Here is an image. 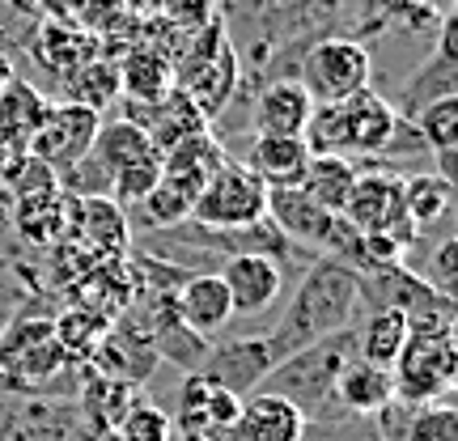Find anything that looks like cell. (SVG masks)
I'll return each mask as SVG.
<instances>
[{"instance_id":"cell-15","label":"cell","mask_w":458,"mask_h":441,"mask_svg":"<svg viewBox=\"0 0 458 441\" xmlns=\"http://www.w3.org/2000/svg\"><path fill=\"white\" fill-rule=\"evenodd\" d=\"M310 114H314V102L297 77H272L255 94L250 131L255 136H301L306 123H310Z\"/></svg>"},{"instance_id":"cell-10","label":"cell","mask_w":458,"mask_h":441,"mask_svg":"<svg viewBox=\"0 0 458 441\" xmlns=\"http://www.w3.org/2000/svg\"><path fill=\"white\" fill-rule=\"evenodd\" d=\"M216 276L225 280L233 318H238V314L250 318V314H263L276 306L280 289H284V263L242 250V255H225V263L216 267Z\"/></svg>"},{"instance_id":"cell-31","label":"cell","mask_w":458,"mask_h":441,"mask_svg":"<svg viewBox=\"0 0 458 441\" xmlns=\"http://www.w3.org/2000/svg\"><path fill=\"white\" fill-rule=\"evenodd\" d=\"M425 280L437 289V293L454 297V280H458V238L454 233L437 242V250H433V272H428Z\"/></svg>"},{"instance_id":"cell-32","label":"cell","mask_w":458,"mask_h":441,"mask_svg":"<svg viewBox=\"0 0 458 441\" xmlns=\"http://www.w3.org/2000/svg\"><path fill=\"white\" fill-rule=\"evenodd\" d=\"M13 81V64H9V60H4V55H0V89H4V85Z\"/></svg>"},{"instance_id":"cell-27","label":"cell","mask_w":458,"mask_h":441,"mask_svg":"<svg viewBox=\"0 0 458 441\" xmlns=\"http://www.w3.org/2000/svg\"><path fill=\"white\" fill-rule=\"evenodd\" d=\"M403 441H458V411L450 399L442 403H425V408L411 411L408 433Z\"/></svg>"},{"instance_id":"cell-3","label":"cell","mask_w":458,"mask_h":441,"mask_svg":"<svg viewBox=\"0 0 458 441\" xmlns=\"http://www.w3.org/2000/svg\"><path fill=\"white\" fill-rule=\"evenodd\" d=\"M352 357H357L352 331L314 340V343H306V348L289 352L284 360H276L272 374L263 377L259 391H272V394H280V399H289V403L301 408V416L310 420L314 411H323L335 403V377H340V369Z\"/></svg>"},{"instance_id":"cell-1","label":"cell","mask_w":458,"mask_h":441,"mask_svg":"<svg viewBox=\"0 0 458 441\" xmlns=\"http://www.w3.org/2000/svg\"><path fill=\"white\" fill-rule=\"evenodd\" d=\"M360 323V280L357 267H348L335 255L310 263V272L301 276L289 310L280 314V323L267 331L272 357L284 360L289 352L306 348L314 340H327L340 331H357Z\"/></svg>"},{"instance_id":"cell-23","label":"cell","mask_w":458,"mask_h":441,"mask_svg":"<svg viewBox=\"0 0 458 441\" xmlns=\"http://www.w3.org/2000/svg\"><path fill=\"white\" fill-rule=\"evenodd\" d=\"M170 89H174V72H170V60L157 51L136 47L119 64V94H128V98L148 106V102H162Z\"/></svg>"},{"instance_id":"cell-16","label":"cell","mask_w":458,"mask_h":441,"mask_svg":"<svg viewBox=\"0 0 458 441\" xmlns=\"http://www.w3.org/2000/svg\"><path fill=\"white\" fill-rule=\"evenodd\" d=\"M454 34H458V17L445 13L442 26H437V47H433V55L425 60V68L416 72L408 81V89H403V119H411V114L420 111V106H428V102L437 98H454V77H458V60H454Z\"/></svg>"},{"instance_id":"cell-21","label":"cell","mask_w":458,"mask_h":441,"mask_svg":"<svg viewBox=\"0 0 458 441\" xmlns=\"http://www.w3.org/2000/svg\"><path fill=\"white\" fill-rule=\"evenodd\" d=\"M408 318L399 310H369L360 314V331H352V340H357V357L369 360V365H382V369H391L394 357L403 352V343H408Z\"/></svg>"},{"instance_id":"cell-5","label":"cell","mask_w":458,"mask_h":441,"mask_svg":"<svg viewBox=\"0 0 458 441\" xmlns=\"http://www.w3.org/2000/svg\"><path fill=\"white\" fill-rule=\"evenodd\" d=\"M394 377V399L403 403H442L454 391L458 377V343L454 331H437V335H408L403 352L391 365Z\"/></svg>"},{"instance_id":"cell-22","label":"cell","mask_w":458,"mask_h":441,"mask_svg":"<svg viewBox=\"0 0 458 441\" xmlns=\"http://www.w3.org/2000/svg\"><path fill=\"white\" fill-rule=\"evenodd\" d=\"M352 182H357V162L331 157V153H314L310 165H306V179H301V191L314 204H323L327 213L340 216L348 196H352Z\"/></svg>"},{"instance_id":"cell-6","label":"cell","mask_w":458,"mask_h":441,"mask_svg":"<svg viewBox=\"0 0 458 441\" xmlns=\"http://www.w3.org/2000/svg\"><path fill=\"white\" fill-rule=\"evenodd\" d=\"M297 72H301L297 81L310 94V102L323 106V102H340L348 94H357V89H369L374 60H369L365 43H357V38H348V34H323V38H314L310 47H306Z\"/></svg>"},{"instance_id":"cell-11","label":"cell","mask_w":458,"mask_h":441,"mask_svg":"<svg viewBox=\"0 0 458 441\" xmlns=\"http://www.w3.org/2000/svg\"><path fill=\"white\" fill-rule=\"evenodd\" d=\"M267 221L297 246H318L327 255L331 238L340 229V216L327 213L323 204H314L301 187H276L267 191Z\"/></svg>"},{"instance_id":"cell-9","label":"cell","mask_w":458,"mask_h":441,"mask_svg":"<svg viewBox=\"0 0 458 441\" xmlns=\"http://www.w3.org/2000/svg\"><path fill=\"white\" fill-rule=\"evenodd\" d=\"M272 365H276V357L267 348V335H233V340L208 343L196 374L242 399V394L259 391L263 377L272 374Z\"/></svg>"},{"instance_id":"cell-24","label":"cell","mask_w":458,"mask_h":441,"mask_svg":"<svg viewBox=\"0 0 458 441\" xmlns=\"http://www.w3.org/2000/svg\"><path fill=\"white\" fill-rule=\"evenodd\" d=\"M403 208H408V221L416 225V233H420V229H433L454 208V182L442 179V174H433V170L408 174V179H403Z\"/></svg>"},{"instance_id":"cell-12","label":"cell","mask_w":458,"mask_h":441,"mask_svg":"<svg viewBox=\"0 0 458 441\" xmlns=\"http://www.w3.org/2000/svg\"><path fill=\"white\" fill-rule=\"evenodd\" d=\"M238 408H242L238 394L213 386L208 377L187 374V382H182V391H179V420H174V425L191 441H213L233 428Z\"/></svg>"},{"instance_id":"cell-8","label":"cell","mask_w":458,"mask_h":441,"mask_svg":"<svg viewBox=\"0 0 458 441\" xmlns=\"http://www.w3.org/2000/svg\"><path fill=\"white\" fill-rule=\"evenodd\" d=\"M98 123H102L98 111H89L81 102H51L47 114H43V123H38V131H34L30 145H26V153L60 174V170H68L77 157L89 153L94 136H98Z\"/></svg>"},{"instance_id":"cell-29","label":"cell","mask_w":458,"mask_h":441,"mask_svg":"<svg viewBox=\"0 0 458 441\" xmlns=\"http://www.w3.org/2000/svg\"><path fill=\"white\" fill-rule=\"evenodd\" d=\"M119 98V68L114 64H89L81 68V81H77V94L68 102H81L89 111H102L106 102Z\"/></svg>"},{"instance_id":"cell-7","label":"cell","mask_w":458,"mask_h":441,"mask_svg":"<svg viewBox=\"0 0 458 441\" xmlns=\"http://www.w3.org/2000/svg\"><path fill=\"white\" fill-rule=\"evenodd\" d=\"M263 216H267V187L246 170V162L225 157L221 170L199 187L187 221L199 229H242Z\"/></svg>"},{"instance_id":"cell-14","label":"cell","mask_w":458,"mask_h":441,"mask_svg":"<svg viewBox=\"0 0 458 441\" xmlns=\"http://www.w3.org/2000/svg\"><path fill=\"white\" fill-rule=\"evenodd\" d=\"M306 416L301 408H293L289 399H280L272 391H250L242 394L238 420L229 428L233 441H301L306 437Z\"/></svg>"},{"instance_id":"cell-25","label":"cell","mask_w":458,"mask_h":441,"mask_svg":"<svg viewBox=\"0 0 458 441\" xmlns=\"http://www.w3.org/2000/svg\"><path fill=\"white\" fill-rule=\"evenodd\" d=\"M148 348H153V357H165V360H174V365H182L187 374H196L204 352H208V340L196 335L191 327H182L179 318H174V310H170L162 323H153Z\"/></svg>"},{"instance_id":"cell-26","label":"cell","mask_w":458,"mask_h":441,"mask_svg":"<svg viewBox=\"0 0 458 441\" xmlns=\"http://www.w3.org/2000/svg\"><path fill=\"white\" fill-rule=\"evenodd\" d=\"M170 433H174V420L148 399H131L123 416L114 420V441H170Z\"/></svg>"},{"instance_id":"cell-30","label":"cell","mask_w":458,"mask_h":441,"mask_svg":"<svg viewBox=\"0 0 458 441\" xmlns=\"http://www.w3.org/2000/svg\"><path fill=\"white\" fill-rule=\"evenodd\" d=\"M162 17L182 34H196L216 21V0H162Z\"/></svg>"},{"instance_id":"cell-4","label":"cell","mask_w":458,"mask_h":441,"mask_svg":"<svg viewBox=\"0 0 458 441\" xmlns=\"http://www.w3.org/2000/svg\"><path fill=\"white\" fill-rule=\"evenodd\" d=\"M340 216L357 233H386L403 250L416 242V225L403 208V174H394V165H357V182Z\"/></svg>"},{"instance_id":"cell-19","label":"cell","mask_w":458,"mask_h":441,"mask_svg":"<svg viewBox=\"0 0 458 441\" xmlns=\"http://www.w3.org/2000/svg\"><path fill=\"white\" fill-rule=\"evenodd\" d=\"M391 399H394V377L382 365H369V360L352 357L340 369V377H335V403L348 416H377Z\"/></svg>"},{"instance_id":"cell-17","label":"cell","mask_w":458,"mask_h":441,"mask_svg":"<svg viewBox=\"0 0 458 441\" xmlns=\"http://www.w3.org/2000/svg\"><path fill=\"white\" fill-rule=\"evenodd\" d=\"M310 145L301 136H255L246 148V170L267 187H301L306 179V165H310Z\"/></svg>"},{"instance_id":"cell-18","label":"cell","mask_w":458,"mask_h":441,"mask_svg":"<svg viewBox=\"0 0 458 441\" xmlns=\"http://www.w3.org/2000/svg\"><path fill=\"white\" fill-rule=\"evenodd\" d=\"M89 153L106 165V174H123L131 165H145V162H162V148L157 140L148 136L140 123H131V119H111V123H98V136H94V145Z\"/></svg>"},{"instance_id":"cell-28","label":"cell","mask_w":458,"mask_h":441,"mask_svg":"<svg viewBox=\"0 0 458 441\" xmlns=\"http://www.w3.org/2000/svg\"><path fill=\"white\" fill-rule=\"evenodd\" d=\"M85 233L89 238L102 233L98 242L106 250H123L128 246V221L119 213V204L114 199H85Z\"/></svg>"},{"instance_id":"cell-2","label":"cell","mask_w":458,"mask_h":441,"mask_svg":"<svg viewBox=\"0 0 458 441\" xmlns=\"http://www.w3.org/2000/svg\"><path fill=\"white\" fill-rule=\"evenodd\" d=\"M394 128H399V111L369 85V89H357L340 102L314 106L301 140L310 145V153H331V157H348V162L365 157L369 162V157L386 153Z\"/></svg>"},{"instance_id":"cell-13","label":"cell","mask_w":458,"mask_h":441,"mask_svg":"<svg viewBox=\"0 0 458 441\" xmlns=\"http://www.w3.org/2000/svg\"><path fill=\"white\" fill-rule=\"evenodd\" d=\"M170 310L182 327H191L196 335H216L229 327L233 306H229V289L216 272H199V276H182L170 293Z\"/></svg>"},{"instance_id":"cell-20","label":"cell","mask_w":458,"mask_h":441,"mask_svg":"<svg viewBox=\"0 0 458 441\" xmlns=\"http://www.w3.org/2000/svg\"><path fill=\"white\" fill-rule=\"evenodd\" d=\"M47 106L51 102L43 98V89H34L30 81L13 77V81L0 89V140L9 148H21V153H26V145H30V136L38 131Z\"/></svg>"}]
</instances>
